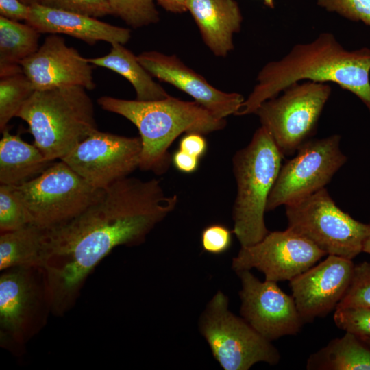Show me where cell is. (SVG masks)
<instances>
[{
  "label": "cell",
  "instance_id": "cell-11",
  "mask_svg": "<svg viewBox=\"0 0 370 370\" xmlns=\"http://www.w3.org/2000/svg\"><path fill=\"white\" fill-rule=\"evenodd\" d=\"M141 150L140 137L97 130L61 160L92 186L105 189L138 168Z\"/></svg>",
  "mask_w": 370,
  "mask_h": 370
},
{
  "label": "cell",
  "instance_id": "cell-10",
  "mask_svg": "<svg viewBox=\"0 0 370 370\" xmlns=\"http://www.w3.org/2000/svg\"><path fill=\"white\" fill-rule=\"evenodd\" d=\"M341 136L308 140L281 166L270 193L267 212L295 203L323 188L346 162Z\"/></svg>",
  "mask_w": 370,
  "mask_h": 370
},
{
  "label": "cell",
  "instance_id": "cell-28",
  "mask_svg": "<svg viewBox=\"0 0 370 370\" xmlns=\"http://www.w3.org/2000/svg\"><path fill=\"white\" fill-rule=\"evenodd\" d=\"M345 307L370 308V262L354 266L349 288L336 308Z\"/></svg>",
  "mask_w": 370,
  "mask_h": 370
},
{
  "label": "cell",
  "instance_id": "cell-19",
  "mask_svg": "<svg viewBox=\"0 0 370 370\" xmlns=\"http://www.w3.org/2000/svg\"><path fill=\"white\" fill-rule=\"evenodd\" d=\"M29 269L12 268L0 277L1 335L19 336L34 306L36 292Z\"/></svg>",
  "mask_w": 370,
  "mask_h": 370
},
{
  "label": "cell",
  "instance_id": "cell-6",
  "mask_svg": "<svg viewBox=\"0 0 370 370\" xmlns=\"http://www.w3.org/2000/svg\"><path fill=\"white\" fill-rule=\"evenodd\" d=\"M288 227L327 255L352 260L362 251L370 225L343 211L323 188L285 206Z\"/></svg>",
  "mask_w": 370,
  "mask_h": 370
},
{
  "label": "cell",
  "instance_id": "cell-29",
  "mask_svg": "<svg viewBox=\"0 0 370 370\" xmlns=\"http://www.w3.org/2000/svg\"><path fill=\"white\" fill-rule=\"evenodd\" d=\"M334 321L339 329L356 335L360 340L370 338V308H336Z\"/></svg>",
  "mask_w": 370,
  "mask_h": 370
},
{
  "label": "cell",
  "instance_id": "cell-23",
  "mask_svg": "<svg viewBox=\"0 0 370 370\" xmlns=\"http://www.w3.org/2000/svg\"><path fill=\"white\" fill-rule=\"evenodd\" d=\"M308 370H370V347L356 335L345 332L341 338L310 356Z\"/></svg>",
  "mask_w": 370,
  "mask_h": 370
},
{
  "label": "cell",
  "instance_id": "cell-32",
  "mask_svg": "<svg viewBox=\"0 0 370 370\" xmlns=\"http://www.w3.org/2000/svg\"><path fill=\"white\" fill-rule=\"evenodd\" d=\"M232 232L225 225L220 223L206 226L201 234L202 249L214 255L225 253L232 245Z\"/></svg>",
  "mask_w": 370,
  "mask_h": 370
},
{
  "label": "cell",
  "instance_id": "cell-26",
  "mask_svg": "<svg viewBox=\"0 0 370 370\" xmlns=\"http://www.w3.org/2000/svg\"><path fill=\"white\" fill-rule=\"evenodd\" d=\"M29 224H32V219L17 187L1 184V233L16 230Z\"/></svg>",
  "mask_w": 370,
  "mask_h": 370
},
{
  "label": "cell",
  "instance_id": "cell-13",
  "mask_svg": "<svg viewBox=\"0 0 370 370\" xmlns=\"http://www.w3.org/2000/svg\"><path fill=\"white\" fill-rule=\"evenodd\" d=\"M236 273L242 286L240 313L256 331L272 341L301 330L305 322L292 295L282 291L276 282L260 281L249 270Z\"/></svg>",
  "mask_w": 370,
  "mask_h": 370
},
{
  "label": "cell",
  "instance_id": "cell-30",
  "mask_svg": "<svg viewBox=\"0 0 370 370\" xmlns=\"http://www.w3.org/2000/svg\"><path fill=\"white\" fill-rule=\"evenodd\" d=\"M41 5L94 18L112 14L108 0H41Z\"/></svg>",
  "mask_w": 370,
  "mask_h": 370
},
{
  "label": "cell",
  "instance_id": "cell-24",
  "mask_svg": "<svg viewBox=\"0 0 370 370\" xmlns=\"http://www.w3.org/2000/svg\"><path fill=\"white\" fill-rule=\"evenodd\" d=\"M34 27L0 16V77L23 72L21 62L39 48Z\"/></svg>",
  "mask_w": 370,
  "mask_h": 370
},
{
  "label": "cell",
  "instance_id": "cell-31",
  "mask_svg": "<svg viewBox=\"0 0 370 370\" xmlns=\"http://www.w3.org/2000/svg\"><path fill=\"white\" fill-rule=\"evenodd\" d=\"M317 3L329 12L370 27V0H317Z\"/></svg>",
  "mask_w": 370,
  "mask_h": 370
},
{
  "label": "cell",
  "instance_id": "cell-20",
  "mask_svg": "<svg viewBox=\"0 0 370 370\" xmlns=\"http://www.w3.org/2000/svg\"><path fill=\"white\" fill-rule=\"evenodd\" d=\"M0 140V183L21 186L42 173L53 161L35 145L10 133L7 127Z\"/></svg>",
  "mask_w": 370,
  "mask_h": 370
},
{
  "label": "cell",
  "instance_id": "cell-21",
  "mask_svg": "<svg viewBox=\"0 0 370 370\" xmlns=\"http://www.w3.org/2000/svg\"><path fill=\"white\" fill-rule=\"evenodd\" d=\"M119 42L111 44L110 52L101 57L88 58L90 64L106 68L125 77L134 87L136 100L147 101L163 99L169 96L153 79V76L139 62L130 50Z\"/></svg>",
  "mask_w": 370,
  "mask_h": 370
},
{
  "label": "cell",
  "instance_id": "cell-2",
  "mask_svg": "<svg viewBox=\"0 0 370 370\" xmlns=\"http://www.w3.org/2000/svg\"><path fill=\"white\" fill-rule=\"evenodd\" d=\"M370 49H345L331 33L297 44L259 71L257 84L236 114H254L265 101L301 80L331 82L357 96L370 111Z\"/></svg>",
  "mask_w": 370,
  "mask_h": 370
},
{
  "label": "cell",
  "instance_id": "cell-22",
  "mask_svg": "<svg viewBox=\"0 0 370 370\" xmlns=\"http://www.w3.org/2000/svg\"><path fill=\"white\" fill-rule=\"evenodd\" d=\"M44 247L45 230L33 224L1 233L0 270L15 267L41 269Z\"/></svg>",
  "mask_w": 370,
  "mask_h": 370
},
{
  "label": "cell",
  "instance_id": "cell-8",
  "mask_svg": "<svg viewBox=\"0 0 370 370\" xmlns=\"http://www.w3.org/2000/svg\"><path fill=\"white\" fill-rule=\"evenodd\" d=\"M228 297L219 291L208 303L199 330L213 356L224 370H247L260 362L275 365L280 354L271 341L243 318L229 310Z\"/></svg>",
  "mask_w": 370,
  "mask_h": 370
},
{
  "label": "cell",
  "instance_id": "cell-1",
  "mask_svg": "<svg viewBox=\"0 0 370 370\" xmlns=\"http://www.w3.org/2000/svg\"><path fill=\"white\" fill-rule=\"evenodd\" d=\"M178 203L157 179L126 177L66 223L45 230L43 271L52 309L64 312L94 268L120 245H136Z\"/></svg>",
  "mask_w": 370,
  "mask_h": 370
},
{
  "label": "cell",
  "instance_id": "cell-17",
  "mask_svg": "<svg viewBox=\"0 0 370 370\" xmlns=\"http://www.w3.org/2000/svg\"><path fill=\"white\" fill-rule=\"evenodd\" d=\"M26 23L40 34H66L90 45L99 41L125 45L131 38V32L127 28L112 25L97 18L50 8L40 3L30 5Z\"/></svg>",
  "mask_w": 370,
  "mask_h": 370
},
{
  "label": "cell",
  "instance_id": "cell-27",
  "mask_svg": "<svg viewBox=\"0 0 370 370\" xmlns=\"http://www.w3.org/2000/svg\"><path fill=\"white\" fill-rule=\"evenodd\" d=\"M112 14L133 28L157 23L159 13L155 0H108Z\"/></svg>",
  "mask_w": 370,
  "mask_h": 370
},
{
  "label": "cell",
  "instance_id": "cell-34",
  "mask_svg": "<svg viewBox=\"0 0 370 370\" xmlns=\"http://www.w3.org/2000/svg\"><path fill=\"white\" fill-rule=\"evenodd\" d=\"M30 13V5L21 0H0V15L9 20L27 21Z\"/></svg>",
  "mask_w": 370,
  "mask_h": 370
},
{
  "label": "cell",
  "instance_id": "cell-18",
  "mask_svg": "<svg viewBox=\"0 0 370 370\" xmlns=\"http://www.w3.org/2000/svg\"><path fill=\"white\" fill-rule=\"evenodd\" d=\"M187 10L201 38L217 56L225 57L234 49L233 36L240 31L243 16L235 0H187Z\"/></svg>",
  "mask_w": 370,
  "mask_h": 370
},
{
  "label": "cell",
  "instance_id": "cell-33",
  "mask_svg": "<svg viewBox=\"0 0 370 370\" xmlns=\"http://www.w3.org/2000/svg\"><path fill=\"white\" fill-rule=\"evenodd\" d=\"M203 135L198 132L186 133L180 140L178 149L201 159L208 149L207 141Z\"/></svg>",
  "mask_w": 370,
  "mask_h": 370
},
{
  "label": "cell",
  "instance_id": "cell-40",
  "mask_svg": "<svg viewBox=\"0 0 370 370\" xmlns=\"http://www.w3.org/2000/svg\"><path fill=\"white\" fill-rule=\"evenodd\" d=\"M361 341H363L367 345H368L370 347V338H365Z\"/></svg>",
  "mask_w": 370,
  "mask_h": 370
},
{
  "label": "cell",
  "instance_id": "cell-25",
  "mask_svg": "<svg viewBox=\"0 0 370 370\" xmlns=\"http://www.w3.org/2000/svg\"><path fill=\"white\" fill-rule=\"evenodd\" d=\"M34 88L23 72L0 77V130L8 127L9 121L16 117Z\"/></svg>",
  "mask_w": 370,
  "mask_h": 370
},
{
  "label": "cell",
  "instance_id": "cell-39",
  "mask_svg": "<svg viewBox=\"0 0 370 370\" xmlns=\"http://www.w3.org/2000/svg\"><path fill=\"white\" fill-rule=\"evenodd\" d=\"M264 4L270 8H274V0H263Z\"/></svg>",
  "mask_w": 370,
  "mask_h": 370
},
{
  "label": "cell",
  "instance_id": "cell-15",
  "mask_svg": "<svg viewBox=\"0 0 370 370\" xmlns=\"http://www.w3.org/2000/svg\"><path fill=\"white\" fill-rule=\"evenodd\" d=\"M21 66L35 90L66 86H79L91 90L96 86L87 58L67 46L58 34L47 36L38 49L23 60Z\"/></svg>",
  "mask_w": 370,
  "mask_h": 370
},
{
  "label": "cell",
  "instance_id": "cell-38",
  "mask_svg": "<svg viewBox=\"0 0 370 370\" xmlns=\"http://www.w3.org/2000/svg\"><path fill=\"white\" fill-rule=\"evenodd\" d=\"M23 3L26 5H32L35 3H40L41 0H21Z\"/></svg>",
  "mask_w": 370,
  "mask_h": 370
},
{
  "label": "cell",
  "instance_id": "cell-35",
  "mask_svg": "<svg viewBox=\"0 0 370 370\" xmlns=\"http://www.w3.org/2000/svg\"><path fill=\"white\" fill-rule=\"evenodd\" d=\"M200 159L180 149L176 150L171 156V163L179 171L190 174L199 168Z\"/></svg>",
  "mask_w": 370,
  "mask_h": 370
},
{
  "label": "cell",
  "instance_id": "cell-9",
  "mask_svg": "<svg viewBox=\"0 0 370 370\" xmlns=\"http://www.w3.org/2000/svg\"><path fill=\"white\" fill-rule=\"evenodd\" d=\"M331 94L325 82L295 83L256 110L261 126L284 156L293 154L314 131Z\"/></svg>",
  "mask_w": 370,
  "mask_h": 370
},
{
  "label": "cell",
  "instance_id": "cell-14",
  "mask_svg": "<svg viewBox=\"0 0 370 370\" xmlns=\"http://www.w3.org/2000/svg\"><path fill=\"white\" fill-rule=\"evenodd\" d=\"M354 266L352 260L328 255L289 281L292 296L304 322L336 310L349 288Z\"/></svg>",
  "mask_w": 370,
  "mask_h": 370
},
{
  "label": "cell",
  "instance_id": "cell-12",
  "mask_svg": "<svg viewBox=\"0 0 370 370\" xmlns=\"http://www.w3.org/2000/svg\"><path fill=\"white\" fill-rule=\"evenodd\" d=\"M325 255L309 240L288 227L284 231L269 232L259 242L241 247L232 259V267L236 272L255 268L269 281H290Z\"/></svg>",
  "mask_w": 370,
  "mask_h": 370
},
{
  "label": "cell",
  "instance_id": "cell-4",
  "mask_svg": "<svg viewBox=\"0 0 370 370\" xmlns=\"http://www.w3.org/2000/svg\"><path fill=\"white\" fill-rule=\"evenodd\" d=\"M16 117L27 123L34 145L51 161L98 130L92 101L79 86L34 90Z\"/></svg>",
  "mask_w": 370,
  "mask_h": 370
},
{
  "label": "cell",
  "instance_id": "cell-36",
  "mask_svg": "<svg viewBox=\"0 0 370 370\" xmlns=\"http://www.w3.org/2000/svg\"><path fill=\"white\" fill-rule=\"evenodd\" d=\"M166 11L173 13H183L187 11V0H155Z\"/></svg>",
  "mask_w": 370,
  "mask_h": 370
},
{
  "label": "cell",
  "instance_id": "cell-16",
  "mask_svg": "<svg viewBox=\"0 0 370 370\" xmlns=\"http://www.w3.org/2000/svg\"><path fill=\"white\" fill-rule=\"evenodd\" d=\"M137 58L153 77L186 92L217 118L236 115L245 99L240 93L214 88L175 55L149 51L140 53Z\"/></svg>",
  "mask_w": 370,
  "mask_h": 370
},
{
  "label": "cell",
  "instance_id": "cell-3",
  "mask_svg": "<svg viewBox=\"0 0 370 370\" xmlns=\"http://www.w3.org/2000/svg\"><path fill=\"white\" fill-rule=\"evenodd\" d=\"M104 110L119 114L138 129L142 144L138 168L156 175L164 174L171 163L169 149L182 134H207L226 126L201 105L169 96L155 101L126 100L110 96L97 99Z\"/></svg>",
  "mask_w": 370,
  "mask_h": 370
},
{
  "label": "cell",
  "instance_id": "cell-37",
  "mask_svg": "<svg viewBox=\"0 0 370 370\" xmlns=\"http://www.w3.org/2000/svg\"><path fill=\"white\" fill-rule=\"evenodd\" d=\"M362 251L370 254V234L365 241Z\"/></svg>",
  "mask_w": 370,
  "mask_h": 370
},
{
  "label": "cell",
  "instance_id": "cell-5",
  "mask_svg": "<svg viewBox=\"0 0 370 370\" xmlns=\"http://www.w3.org/2000/svg\"><path fill=\"white\" fill-rule=\"evenodd\" d=\"M283 157L262 126L256 130L249 144L233 156L237 192L232 210V232L241 247L259 242L269 232L264 213Z\"/></svg>",
  "mask_w": 370,
  "mask_h": 370
},
{
  "label": "cell",
  "instance_id": "cell-7",
  "mask_svg": "<svg viewBox=\"0 0 370 370\" xmlns=\"http://www.w3.org/2000/svg\"><path fill=\"white\" fill-rule=\"evenodd\" d=\"M16 187L28 209L32 224L43 230L77 217L101 199L105 190L90 185L61 160Z\"/></svg>",
  "mask_w": 370,
  "mask_h": 370
}]
</instances>
